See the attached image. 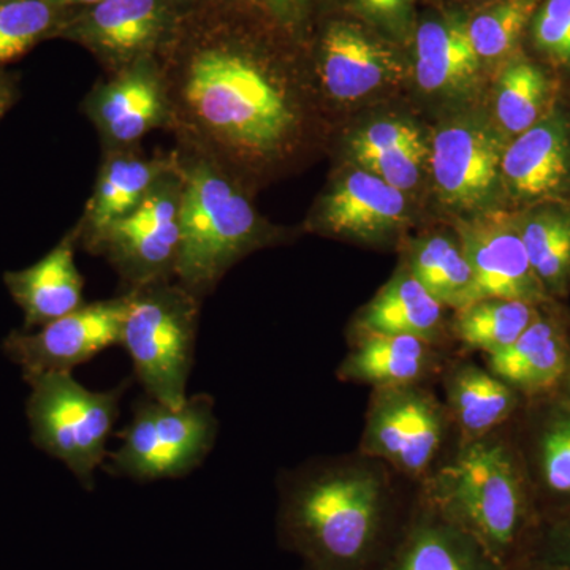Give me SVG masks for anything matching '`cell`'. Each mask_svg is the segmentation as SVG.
<instances>
[{
	"label": "cell",
	"instance_id": "18",
	"mask_svg": "<svg viewBox=\"0 0 570 570\" xmlns=\"http://www.w3.org/2000/svg\"><path fill=\"white\" fill-rule=\"evenodd\" d=\"M318 219L328 234L366 243L385 242L406 225L407 200L396 187L358 168L326 194Z\"/></svg>",
	"mask_w": 570,
	"mask_h": 570
},
{
	"label": "cell",
	"instance_id": "33",
	"mask_svg": "<svg viewBox=\"0 0 570 570\" xmlns=\"http://www.w3.org/2000/svg\"><path fill=\"white\" fill-rule=\"evenodd\" d=\"M428 149L425 140L401 142L377 151L355 157L363 170L379 176L401 193L411 190L419 183L425 167Z\"/></svg>",
	"mask_w": 570,
	"mask_h": 570
},
{
	"label": "cell",
	"instance_id": "8",
	"mask_svg": "<svg viewBox=\"0 0 570 570\" xmlns=\"http://www.w3.org/2000/svg\"><path fill=\"white\" fill-rule=\"evenodd\" d=\"M452 433L444 401L426 384L374 389L358 452L420 487L448 455Z\"/></svg>",
	"mask_w": 570,
	"mask_h": 570
},
{
	"label": "cell",
	"instance_id": "6",
	"mask_svg": "<svg viewBox=\"0 0 570 570\" xmlns=\"http://www.w3.org/2000/svg\"><path fill=\"white\" fill-rule=\"evenodd\" d=\"M31 385L26 415L37 449L62 461L86 490L108 459V439L119 415V401L129 382L108 392H92L71 373L24 376Z\"/></svg>",
	"mask_w": 570,
	"mask_h": 570
},
{
	"label": "cell",
	"instance_id": "10",
	"mask_svg": "<svg viewBox=\"0 0 570 570\" xmlns=\"http://www.w3.org/2000/svg\"><path fill=\"white\" fill-rule=\"evenodd\" d=\"M129 294L94 302L40 326L39 332L13 330L2 351L22 370V377L43 373H71L97 354L121 344Z\"/></svg>",
	"mask_w": 570,
	"mask_h": 570
},
{
	"label": "cell",
	"instance_id": "36",
	"mask_svg": "<svg viewBox=\"0 0 570 570\" xmlns=\"http://www.w3.org/2000/svg\"><path fill=\"white\" fill-rule=\"evenodd\" d=\"M365 13L381 21H396L406 13L411 0H358Z\"/></svg>",
	"mask_w": 570,
	"mask_h": 570
},
{
	"label": "cell",
	"instance_id": "20",
	"mask_svg": "<svg viewBox=\"0 0 570 570\" xmlns=\"http://www.w3.org/2000/svg\"><path fill=\"white\" fill-rule=\"evenodd\" d=\"M441 377L456 441L497 433L515 420L527 404L517 390L472 360H448Z\"/></svg>",
	"mask_w": 570,
	"mask_h": 570
},
{
	"label": "cell",
	"instance_id": "2",
	"mask_svg": "<svg viewBox=\"0 0 570 570\" xmlns=\"http://www.w3.org/2000/svg\"><path fill=\"white\" fill-rule=\"evenodd\" d=\"M417 494L480 540L505 569H519L539 515L520 450L505 428L456 441Z\"/></svg>",
	"mask_w": 570,
	"mask_h": 570
},
{
	"label": "cell",
	"instance_id": "15",
	"mask_svg": "<svg viewBox=\"0 0 570 570\" xmlns=\"http://www.w3.org/2000/svg\"><path fill=\"white\" fill-rule=\"evenodd\" d=\"M381 570H508L480 540L415 497L395 549Z\"/></svg>",
	"mask_w": 570,
	"mask_h": 570
},
{
	"label": "cell",
	"instance_id": "42",
	"mask_svg": "<svg viewBox=\"0 0 570 570\" xmlns=\"http://www.w3.org/2000/svg\"><path fill=\"white\" fill-rule=\"evenodd\" d=\"M302 570H316V569H313V568H309V566L303 564Z\"/></svg>",
	"mask_w": 570,
	"mask_h": 570
},
{
	"label": "cell",
	"instance_id": "25",
	"mask_svg": "<svg viewBox=\"0 0 570 570\" xmlns=\"http://www.w3.org/2000/svg\"><path fill=\"white\" fill-rule=\"evenodd\" d=\"M174 163L145 159L134 154H115L100 170L85 219L78 228V239L91 249L99 236L116 220L134 212Z\"/></svg>",
	"mask_w": 570,
	"mask_h": 570
},
{
	"label": "cell",
	"instance_id": "40",
	"mask_svg": "<svg viewBox=\"0 0 570 570\" xmlns=\"http://www.w3.org/2000/svg\"><path fill=\"white\" fill-rule=\"evenodd\" d=\"M266 2L276 3V6H284V3L294 2V0H266Z\"/></svg>",
	"mask_w": 570,
	"mask_h": 570
},
{
	"label": "cell",
	"instance_id": "3",
	"mask_svg": "<svg viewBox=\"0 0 570 570\" xmlns=\"http://www.w3.org/2000/svg\"><path fill=\"white\" fill-rule=\"evenodd\" d=\"M183 97L205 130L239 151H276L295 129L294 107L279 85L253 59L227 48L194 56Z\"/></svg>",
	"mask_w": 570,
	"mask_h": 570
},
{
	"label": "cell",
	"instance_id": "39",
	"mask_svg": "<svg viewBox=\"0 0 570 570\" xmlns=\"http://www.w3.org/2000/svg\"><path fill=\"white\" fill-rule=\"evenodd\" d=\"M562 387H566L564 395L570 400V367L568 371V376H566L564 385H562Z\"/></svg>",
	"mask_w": 570,
	"mask_h": 570
},
{
	"label": "cell",
	"instance_id": "1",
	"mask_svg": "<svg viewBox=\"0 0 570 570\" xmlns=\"http://www.w3.org/2000/svg\"><path fill=\"white\" fill-rule=\"evenodd\" d=\"M277 490V543L316 570H381L414 505L382 461L360 452L307 461Z\"/></svg>",
	"mask_w": 570,
	"mask_h": 570
},
{
	"label": "cell",
	"instance_id": "26",
	"mask_svg": "<svg viewBox=\"0 0 570 570\" xmlns=\"http://www.w3.org/2000/svg\"><path fill=\"white\" fill-rule=\"evenodd\" d=\"M480 58L460 18L431 20L415 36V80L423 91L456 92L478 77Z\"/></svg>",
	"mask_w": 570,
	"mask_h": 570
},
{
	"label": "cell",
	"instance_id": "4",
	"mask_svg": "<svg viewBox=\"0 0 570 570\" xmlns=\"http://www.w3.org/2000/svg\"><path fill=\"white\" fill-rule=\"evenodd\" d=\"M179 250L175 276L202 298L243 255L264 239L261 220L245 194L216 165H184Z\"/></svg>",
	"mask_w": 570,
	"mask_h": 570
},
{
	"label": "cell",
	"instance_id": "19",
	"mask_svg": "<svg viewBox=\"0 0 570 570\" xmlns=\"http://www.w3.org/2000/svg\"><path fill=\"white\" fill-rule=\"evenodd\" d=\"M445 363L442 347L419 337L352 330L351 351L337 367V379L373 390L428 384Z\"/></svg>",
	"mask_w": 570,
	"mask_h": 570
},
{
	"label": "cell",
	"instance_id": "13",
	"mask_svg": "<svg viewBox=\"0 0 570 570\" xmlns=\"http://www.w3.org/2000/svg\"><path fill=\"white\" fill-rule=\"evenodd\" d=\"M513 434L539 520L570 512V400L564 392L527 401Z\"/></svg>",
	"mask_w": 570,
	"mask_h": 570
},
{
	"label": "cell",
	"instance_id": "9",
	"mask_svg": "<svg viewBox=\"0 0 570 570\" xmlns=\"http://www.w3.org/2000/svg\"><path fill=\"white\" fill-rule=\"evenodd\" d=\"M183 175L174 165L140 205L111 224L91 246L132 288L175 276L179 250Z\"/></svg>",
	"mask_w": 570,
	"mask_h": 570
},
{
	"label": "cell",
	"instance_id": "11",
	"mask_svg": "<svg viewBox=\"0 0 570 570\" xmlns=\"http://www.w3.org/2000/svg\"><path fill=\"white\" fill-rule=\"evenodd\" d=\"M505 146L497 130L478 119H456L434 135L430 163L442 204L474 212L493 200Z\"/></svg>",
	"mask_w": 570,
	"mask_h": 570
},
{
	"label": "cell",
	"instance_id": "17",
	"mask_svg": "<svg viewBox=\"0 0 570 570\" xmlns=\"http://www.w3.org/2000/svg\"><path fill=\"white\" fill-rule=\"evenodd\" d=\"M88 112L105 140L132 145L167 119V89L151 63L140 59L94 91Z\"/></svg>",
	"mask_w": 570,
	"mask_h": 570
},
{
	"label": "cell",
	"instance_id": "32",
	"mask_svg": "<svg viewBox=\"0 0 570 570\" xmlns=\"http://www.w3.org/2000/svg\"><path fill=\"white\" fill-rule=\"evenodd\" d=\"M59 10L48 0H0V66L45 39L58 22Z\"/></svg>",
	"mask_w": 570,
	"mask_h": 570
},
{
	"label": "cell",
	"instance_id": "34",
	"mask_svg": "<svg viewBox=\"0 0 570 570\" xmlns=\"http://www.w3.org/2000/svg\"><path fill=\"white\" fill-rule=\"evenodd\" d=\"M519 569L570 570V512L539 520Z\"/></svg>",
	"mask_w": 570,
	"mask_h": 570
},
{
	"label": "cell",
	"instance_id": "22",
	"mask_svg": "<svg viewBox=\"0 0 570 570\" xmlns=\"http://www.w3.org/2000/svg\"><path fill=\"white\" fill-rule=\"evenodd\" d=\"M77 242L78 230H75L37 264L3 275L11 298L24 313V332L50 324L82 306L85 283L75 262Z\"/></svg>",
	"mask_w": 570,
	"mask_h": 570
},
{
	"label": "cell",
	"instance_id": "41",
	"mask_svg": "<svg viewBox=\"0 0 570 570\" xmlns=\"http://www.w3.org/2000/svg\"><path fill=\"white\" fill-rule=\"evenodd\" d=\"M519 570H564V569H519Z\"/></svg>",
	"mask_w": 570,
	"mask_h": 570
},
{
	"label": "cell",
	"instance_id": "5",
	"mask_svg": "<svg viewBox=\"0 0 570 570\" xmlns=\"http://www.w3.org/2000/svg\"><path fill=\"white\" fill-rule=\"evenodd\" d=\"M200 298L168 281L132 288L121 346L146 395L168 406L187 400Z\"/></svg>",
	"mask_w": 570,
	"mask_h": 570
},
{
	"label": "cell",
	"instance_id": "24",
	"mask_svg": "<svg viewBox=\"0 0 570 570\" xmlns=\"http://www.w3.org/2000/svg\"><path fill=\"white\" fill-rule=\"evenodd\" d=\"M164 24L163 0H100L78 22L75 36L127 67L142 59Z\"/></svg>",
	"mask_w": 570,
	"mask_h": 570
},
{
	"label": "cell",
	"instance_id": "21",
	"mask_svg": "<svg viewBox=\"0 0 570 570\" xmlns=\"http://www.w3.org/2000/svg\"><path fill=\"white\" fill-rule=\"evenodd\" d=\"M395 52L362 29L336 22L322 41L321 78L333 99L354 102L400 77Z\"/></svg>",
	"mask_w": 570,
	"mask_h": 570
},
{
	"label": "cell",
	"instance_id": "28",
	"mask_svg": "<svg viewBox=\"0 0 570 570\" xmlns=\"http://www.w3.org/2000/svg\"><path fill=\"white\" fill-rule=\"evenodd\" d=\"M404 266L444 307L459 311L479 299L474 275L459 238L428 235L417 239L409 247Z\"/></svg>",
	"mask_w": 570,
	"mask_h": 570
},
{
	"label": "cell",
	"instance_id": "35",
	"mask_svg": "<svg viewBox=\"0 0 570 570\" xmlns=\"http://www.w3.org/2000/svg\"><path fill=\"white\" fill-rule=\"evenodd\" d=\"M535 48L551 62L570 69V0H546L531 21Z\"/></svg>",
	"mask_w": 570,
	"mask_h": 570
},
{
	"label": "cell",
	"instance_id": "16",
	"mask_svg": "<svg viewBox=\"0 0 570 570\" xmlns=\"http://www.w3.org/2000/svg\"><path fill=\"white\" fill-rule=\"evenodd\" d=\"M553 303V302H551ZM542 306L539 317L504 351L485 355L491 373L527 401L554 395L564 385L570 367L569 326Z\"/></svg>",
	"mask_w": 570,
	"mask_h": 570
},
{
	"label": "cell",
	"instance_id": "29",
	"mask_svg": "<svg viewBox=\"0 0 570 570\" xmlns=\"http://www.w3.org/2000/svg\"><path fill=\"white\" fill-rule=\"evenodd\" d=\"M542 306L515 299L482 298L455 311L450 333L466 351L497 354L512 346L539 317Z\"/></svg>",
	"mask_w": 570,
	"mask_h": 570
},
{
	"label": "cell",
	"instance_id": "38",
	"mask_svg": "<svg viewBox=\"0 0 570 570\" xmlns=\"http://www.w3.org/2000/svg\"><path fill=\"white\" fill-rule=\"evenodd\" d=\"M48 2H51L52 6L58 7V9H67V7L96 6V3L100 2V0H48Z\"/></svg>",
	"mask_w": 570,
	"mask_h": 570
},
{
	"label": "cell",
	"instance_id": "12",
	"mask_svg": "<svg viewBox=\"0 0 570 570\" xmlns=\"http://www.w3.org/2000/svg\"><path fill=\"white\" fill-rule=\"evenodd\" d=\"M456 238L471 265L479 299H515L534 306L553 302L532 269L517 216L497 212L460 220Z\"/></svg>",
	"mask_w": 570,
	"mask_h": 570
},
{
	"label": "cell",
	"instance_id": "14",
	"mask_svg": "<svg viewBox=\"0 0 570 570\" xmlns=\"http://www.w3.org/2000/svg\"><path fill=\"white\" fill-rule=\"evenodd\" d=\"M501 181L521 202H551L569 189L570 124L564 112L550 110L505 146Z\"/></svg>",
	"mask_w": 570,
	"mask_h": 570
},
{
	"label": "cell",
	"instance_id": "31",
	"mask_svg": "<svg viewBox=\"0 0 570 570\" xmlns=\"http://www.w3.org/2000/svg\"><path fill=\"white\" fill-rule=\"evenodd\" d=\"M540 0H498L468 24L474 50L480 59L509 55L521 33L531 24Z\"/></svg>",
	"mask_w": 570,
	"mask_h": 570
},
{
	"label": "cell",
	"instance_id": "27",
	"mask_svg": "<svg viewBox=\"0 0 570 570\" xmlns=\"http://www.w3.org/2000/svg\"><path fill=\"white\" fill-rule=\"evenodd\" d=\"M532 269L551 299L570 294V206L540 204L517 216Z\"/></svg>",
	"mask_w": 570,
	"mask_h": 570
},
{
	"label": "cell",
	"instance_id": "30",
	"mask_svg": "<svg viewBox=\"0 0 570 570\" xmlns=\"http://www.w3.org/2000/svg\"><path fill=\"white\" fill-rule=\"evenodd\" d=\"M551 85L540 67L527 59L510 62L497 89V118L510 135L530 129L549 112Z\"/></svg>",
	"mask_w": 570,
	"mask_h": 570
},
{
	"label": "cell",
	"instance_id": "7",
	"mask_svg": "<svg viewBox=\"0 0 570 570\" xmlns=\"http://www.w3.org/2000/svg\"><path fill=\"white\" fill-rule=\"evenodd\" d=\"M219 422L208 393L187 396L181 406H168L146 396L134 406L132 420L108 453L107 471L135 482L179 479L200 468L216 444Z\"/></svg>",
	"mask_w": 570,
	"mask_h": 570
},
{
	"label": "cell",
	"instance_id": "23",
	"mask_svg": "<svg viewBox=\"0 0 570 570\" xmlns=\"http://www.w3.org/2000/svg\"><path fill=\"white\" fill-rule=\"evenodd\" d=\"M444 309L403 266L363 307L352 330L414 336L442 347L452 336Z\"/></svg>",
	"mask_w": 570,
	"mask_h": 570
},
{
	"label": "cell",
	"instance_id": "37",
	"mask_svg": "<svg viewBox=\"0 0 570 570\" xmlns=\"http://www.w3.org/2000/svg\"><path fill=\"white\" fill-rule=\"evenodd\" d=\"M17 97V86L9 75L0 71V119L10 110Z\"/></svg>",
	"mask_w": 570,
	"mask_h": 570
}]
</instances>
